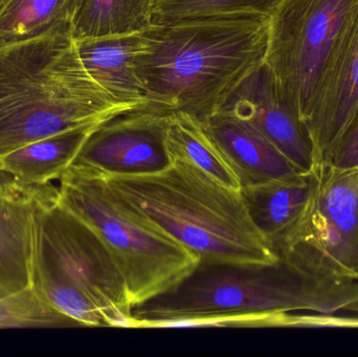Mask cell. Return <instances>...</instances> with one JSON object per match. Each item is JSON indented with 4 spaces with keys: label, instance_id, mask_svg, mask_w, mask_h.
<instances>
[{
    "label": "cell",
    "instance_id": "cell-1",
    "mask_svg": "<svg viewBox=\"0 0 358 357\" xmlns=\"http://www.w3.org/2000/svg\"><path fill=\"white\" fill-rule=\"evenodd\" d=\"M358 314V278L288 255L275 263H199L166 293L132 308V328L307 326V316Z\"/></svg>",
    "mask_w": 358,
    "mask_h": 357
},
{
    "label": "cell",
    "instance_id": "cell-2",
    "mask_svg": "<svg viewBox=\"0 0 358 357\" xmlns=\"http://www.w3.org/2000/svg\"><path fill=\"white\" fill-rule=\"evenodd\" d=\"M269 17L231 15L152 24L136 68L147 108L206 122L264 63Z\"/></svg>",
    "mask_w": 358,
    "mask_h": 357
},
{
    "label": "cell",
    "instance_id": "cell-3",
    "mask_svg": "<svg viewBox=\"0 0 358 357\" xmlns=\"http://www.w3.org/2000/svg\"><path fill=\"white\" fill-rule=\"evenodd\" d=\"M134 110L92 79L71 35L0 48V156Z\"/></svg>",
    "mask_w": 358,
    "mask_h": 357
},
{
    "label": "cell",
    "instance_id": "cell-4",
    "mask_svg": "<svg viewBox=\"0 0 358 357\" xmlns=\"http://www.w3.org/2000/svg\"><path fill=\"white\" fill-rule=\"evenodd\" d=\"M103 180L132 209L197 256L199 263L280 260L250 218L241 191L220 184L189 161L173 159L157 173Z\"/></svg>",
    "mask_w": 358,
    "mask_h": 357
},
{
    "label": "cell",
    "instance_id": "cell-5",
    "mask_svg": "<svg viewBox=\"0 0 358 357\" xmlns=\"http://www.w3.org/2000/svg\"><path fill=\"white\" fill-rule=\"evenodd\" d=\"M31 286L80 327L132 328L127 285L96 233L59 201L36 217Z\"/></svg>",
    "mask_w": 358,
    "mask_h": 357
},
{
    "label": "cell",
    "instance_id": "cell-6",
    "mask_svg": "<svg viewBox=\"0 0 358 357\" xmlns=\"http://www.w3.org/2000/svg\"><path fill=\"white\" fill-rule=\"evenodd\" d=\"M59 182V201L115 258L132 308L173 289L199 264L197 256L132 209L98 174L71 166Z\"/></svg>",
    "mask_w": 358,
    "mask_h": 357
},
{
    "label": "cell",
    "instance_id": "cell-7",
    "mask_svg": "<svg viewBox=\"0 0 358 357\" xmlns=\"http://www.w3.org/2000/svg\"><path fill=\"white\" fill-rule=\"evenodd\" d=\"M358 0H281L269 16L264 62L304 119L324 64Z\"/></svg>",
    "mask_w": 358,
    "mask_h": 357
},
{
    "label": "cell",
    "instance_id": "cell-8",
    "mask_svg": "<svg viewBox=\"0 0 358 357\" xmlns=\"http://www.w3.org/2000/svg\"><path fill=\"white\" fill-rule=\"evenodd\" d=\"M313 192L304 213L275 247L338 276L358 278V167H313Z\"/></svg>",
    "mask_w": 358,
    "mask_h": 357
},
{
    "label": "cell",
    "instance_id": "cell-9",
    "mask_svg": "<svg viewBox=\"0 0 358 357\" xmlns=\"http://www.w3.org/2000/svg\"><path fill=\"white\" fill-rule=\"evenodd\" d=\"M171 113L138 109L96 126L73 167L109 176L157 173L171 165L166 130Z\"/></svg>",
    "mask_w": 358,
    "mask_h": 357
},
{
    "label": "cell",
    "instance_id": "cell-10",
    "mask_svg": "<svg viewBox=\"0 0 358 357\" xmlns=\"http://www.w3.org/2000/svg\"><path fill=\"white\" fill-rule=\"evenodd\" d=\"M358 112V8L330 50L303 119L315 166L332 155Z\"/></svg>",
    "mask_w": 358,
    "mask_h": 357
},
{
    "label": "cell",
    "instance_id": "cell-11",
    "mask_svg": "<svg viewBox=\"0 0 358 357\" xmlns=\"http://www.w3.org/2000/svg\"><path fill=\"white\" fill-rule=\"evenodd\" d=\"M217 111L252 126L301 171L309 173L315 167L306 128L266 63L242 80Z\"/></svg>",
    "mask_w": 358,
    "mask_h": 357
},
{
    "label": "cell",
    "instance_id": "cell-12",
    "mask_svg": "<svg viewBox=\"0 0 358 357\" xmlns=\"http://www.w3.org/2000/svg\"><path fill=\"white\" fill-rule=\"evenodd\" d=\"M57 193L52 184L24 186L0 173V299L31 286L36 217Z\"/></svg>",
    "mask_w": 358,
    "mask_h": 357
},
{
    "label": "cell",
    "instance_id": "cell-13",
    "mask_svg": "<svg viewBox=\"0 0 358 357\" xmlns=\"http://www.w3.org/2000/svg\"><path fill=\"white\" fill-rule=\"evenodd\" d=\"M202 125L237 176L241 188L306 173L241 119L217 111Z\"/></svg>",
    "mask_w": 358,
    "mask_h": 357
},
{
    "label": "cell",
    "instance_id": "cell-14",
    "mask_svg": "<svg viewBox=\"0 0 358 357\" xmlns=\"http://www.w3.org/2000/svg\"><path fill=\"white\" fill-rule=\"evenodd\" d=\"M76 43L86 71L107 94L136 109H148L136 68L142 33L92 38Z\"/></svg>",
    "mask_w": 358,
    "mask_h": 357
},
{
    "label": "cell",
    "instance_id": "cell-15",
    "mask_svg": "<svg viewBox=\"0 0 358 357\" xmlns=\"http://www.w3.org/2000/svg\"><path fill=\"white\" fill-rule=\"evenodd\" d=\"M240 191L250 218L275 251L304 213L313 177L310 172L298 173Z\"/></svg>",
    "mask_w": 358,
    "mask_h": 357
},
{
    "label": "cell",
    "instance_id": "cell-16",
    "mask_svg": "<svg viewBox=\"0 0 358 357\" xmlns=\"http://www.w3.org/2000/svg\"><path fill=\"white\" fill-rule=\"evenodd\" d=\"M87 125L66 130L0 156V173L24 186H45L60 180L92 130Z\"/></svg>",
    "mask_w": 358,
    "mask_h": 357
},
{
    "label": "cell",
    "instance_id": "cell-17",
    "mask_svg": "<svg viewBox=\"0 0 358 357\" xmlns=\"http://www.w3.org/2000/svg\"><path fill=\"white\" fill-rule=\"evenodd\" d=\"M82 0H8L0 8V48L54 35L73 36Z\"/></svg>",
    "mask_w": 358,
    "mask_h": 357
},
{
    "label": "cell",
    "instance_id": "cell-18",
    "mask_svg": "<svg viewBox=\"0 0 358 357\" xmlns=\"http://www.w3.org/2000/svg\"><path fill=\"white\" fill-rule=\"evenodd\" d=\"M157 0H82L75 19V41L142 33L152 25Z\"/></svg>",
    "mask_w": 358,
    "mask_h": 357
},
{
    "label": "cell",
    "instance_id": "cell-19",
    "mask_svg": "<svg viewBox=\"0 0 358 357\" xmlns=\"http://www.w3.org/2000/svg\"><path fill=\"white\" fill-rule=\"evenodd\" d=\"M171 161L182 159L229 188L240 190L239 180L217 148L201 122L187 113L173 112L166 130Z\"/></svg>",
    "mask_w": 358,
    "mask_h": 357
},
{
    "label": "cell",
    "instance_id": "cell-20",
    "mask_svg": "<svg viewBox=\"0 0 358 357\" xmlns=\"http://www.w3.org/2000/svg\"><path fill=\"white\" fill-rule=\"evenodd\" d=\"M281 0H157L152 24L231 15L271 16Z\"/></svg>",
    "mask_w": 358,
    "mask_h": 357
},
{
    "label": "cell",
    "instance_id": "cell-21",
    "mask_svg": "<svg viewBox=\"0 0 358 357\" xmlns=\"http://www.w3.org/2000/svg\"><path fill=\"white\" fill-rule=\"evenodd\" d=\"M69 327L80 326L48 303L31 285L0 299V329Z\"/></svg>",
    "mask_w": 358,
    "mask_h": 357
},
{
    "label": "cell",
    "instance_id": "cell-22",
    "mask_svg": "<svg viewBox=\"0 0 358 357\" xmlns=\"http://www.w3.org/2000/svg\"><path fill=\"white\" fill-rule=\"evenodd\" d=\"M330 165L341 169L358 167V112L338 143Z\"/></svg>",
    "mask_w": 358,
    "mask_h": 357
},
{
    "label": "cell",
    "instance_id": "cell-23",
    "mask_svg": "<svg viewBox=\"0 0 358 357\" xmlns=\"http://www.w3.org/2000/svg\"><path fill=\"white\" fill-rule=\"evenodd\" d=\"M6 1H8V0H0V8H1V6H3Z\"/></svg>",
    "mask_w": 358,
    "mask_h": 357
}]
</instances>
